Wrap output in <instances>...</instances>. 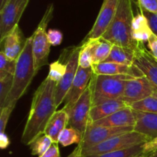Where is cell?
I'll return each instance as SVG.
<instances>
[{"instance_id":"1","label":"cell","mask_w":157,"mask_h":157,"mask_svg":"<svg viewBox=\"0 0 157 157\" xmlns=\"http://www.w3.org/2000/svg\"><path fill=\"white\" fill-rule=\"evenodd\" d=\"M58 83L45 78L33 95L30 111L25 126L21 143L30 145L38 136L44 134V129L58 107L55 104V90Z\"/></svg>"},{"instance_id":"2","label":"cell","mask_w":157,"mask_h":157,"mask_svg":"<svg viewBox=\"0 0 157 157\" xmlns=\"http://www.w3.org/2000/svg\"><path fill=\"white\" fill-rule=\"evenodd\" d=\"M133 11L132 0H119L116 15L107 32L101 38L113 44L136 50L138 43L132 38Z\"/></svg>"},{"instance_id":"3","label":"cell","mask_w":157,"mask_h":157,"mask_svg":"<svg viewBox=\"0 0 157 157\" xmlns=\"http://www.w3.org/2000/svg\"><path fill=\"white\" fill-rule=\"evenodd\" d=\"M32 41L33 36L32 35L27 38L24 49L16 60L12 90L6 100L5 107L12 102H17L23 96L38 73L35 65Z\"/></svg>"},{"instance_id":"4","label":"cell","mask_w":157,"mask_h":157,"mask_svg":"<svg viewBox=\"0 0 157 157\" xmlns=\"http://www.w3.org/2000/svg\"><path fill=\"white\" fill-rule=\"evenodd\" d=\"M127 75H101L94 74L89 87L91 91L92 106L110 100L121 99L127 80L133 79Z\"/></svg>"},{"instance_id":"5","label":"cell","mask_w":157,"mask_h":157,"mask_svg":"<svg viewBox=\"0 0 157 157\" xmlns=\"http://www.w3.org/2000/svg\"><path fill=\"white\" fill-rule=\"evenodd\" d=\"M53 13L54 6L52 3L48 6L41 21L32 35V50L37 71L42 67L48 64V56L52 44L48 38L47 27L53 17Z\"/></svg>"},{"instance_id":"6","label":"cell","mask_w":157,"mask_h":157,"mask_svg":"<svg viewBox=\"0 0 157 157\" xmlns=\"http://www.w3.org/2000/svg\"><path fill=\"white\" fill-rule=\"evenodd\" d=\"M147 141H150V139L147 136L133 130L113 136L94 147L83 150V154L84 156L103 154L110 152L131 148L145 144Z\"/></svg>"},{"instance_id":"7","label":"cell","mask_w":157,"mask_h":157,"mask_svg":"<svg viewBox=\"0 0 157 157\" xmlns=\"http://www.w3.org/2000/svg\"><path fill=\"white\" fill-rule=\"evenodd\" d=\"M81 46H75L66 49L67 52V70L62 79L57 84L55 90V104L58 107L64 101L66 94L68 92L79 67V54Z\"/></svg>"},{"instance_id":"8","label":"cell","mask_w":157,"mask_h":157,"mask_svg":"<svg viewBox=\"0 0 157 157\" xmlns=\"http://www.w3.org/2000/svg\"><path fill=\"white\" fill-rule=\"evenodd\" d=\"M30 0H9L0 10V42L18 25Z\"/></svg>"},{"instance_id":"9","label":"cell","mask_w":157,"mask_h":157,"mask_svg":"<svg viewBox=\"0 0 157 157\" xmlns=\"http://www.w3.org/2000/svg\"><path fill=\"white\" fill-rule=\"evenodd\" d=\"M91 107V91L88 85L84 94L68 113L69 122L67 127L75 129L84 136L89 124V117Z\"/></svg>"},{"instance_id":"10","label":"cell","mask_w":157,"mask_h":157,"mask_svg":"<svg viewBox=\"0 0 157 157\" xmlns=\"http://www.w3.org/2000/svg\"><path fill=\"white\" fill-rule=\"evenodd\" d=\"M134 130V127H107L88 124L83 140L79 144L83 150L94 147L108 139Z\"/></svg>"},{"instance_id":"11","label":"cell","mask_w":157,"mask_h":157,"mask_svg":"<svg viewBox=\"0 0 157 157\" xmlns=\"http://www.w3.org/2000/svg\"><path fill=\"white\" fill-rule=\"evenodd\" d=\"M119 0H104L97 19L84 41L99 39L110 27L117 9Z\"/></svg>"},{"instance_id":"12","label":"cell","mask_w":157,"mask_h":157,"mask_svg":"<svg viewBox=\"0 0 157 157\" xmlns=\"http://www.w3.org/2000/svg\"><path fill=\"white\" fill-rule=\"evenodd\" d=\"M93 75L94 71L92 67L83 68L78 67L75 80L63 101L64 107L62 109L67 111V113L71 110L77 101L87 88Z\"/></svg>"},{"instance_id":"13","label":"cell","mask_w":157,"mask_h":157,"mask_svg":"<svg viewBox=\"0 0 157 157\" xmlns=\"http://www.w3.org/2000/svg\"><path fill=\"white\" fill-rule=\"evenodd\" d=\"M156 90L151 83L145 76L127 80L124 94L121 99L127 105L136 101L153 96Z\"/></svg>"},{"instance_id":"14","label":"cell","mask_w":157,"mask_h":157,"mask_svg":"<svg viewBox=\"0 0 157 157\" xmlns=\"http://www.w3.org/2000/svg\"><path fill=\"white\" fill-rule=\"evenodd\" d=\"M133 64L141 71L143 75L157 90V61L152 56L150 51L146 48L144 43H138L134 51Z\"/></svg>"},{"instance_id":"15","label":"cell","mask_w":157,"mask_h":157,"mask_svg":"<svg viewBox=\"0 0 157 157\" xmlns=\"http://www.w3.org/2000/svg\"><path fill=\"white\" fill-rule=\"evenodd\" d=\"M26 40L20 29L19 25H17L2 41H1L2 52L9 59L16 61L24 49Z\"/></svg>"},{"instance_id":"16","label":"cell","mask_w":157,"mask_h":157,"mask_svg":"<svg viewBox=\"0 0 157 157\" xmlns=\"http://www.w3.org/2000/svg\"><path fill=\"white\" fill-rule=\"evenodd\" d=\"M94 74L101 75H127L133 78H140L144 75L137 67L133 65H125L113 62H102L93 64Z\"/></svg>"},{"instance_id":"17","label":"cell","mask_w":157,"mask_h":157,"mask_svg":"<svg viewBox=\"0 0 157 157\" xmlns=\"http://www.w3.org/2000/svg\"><path fill=\"white\" fill-rule=\"evenodd\" d=\"M135 123L136 121L133 110L130 107H127L104 119L90 124L107 127H134Z\"/></svg>"},{"instance_id":"18","label":"cell","mask_w":157,"mask_h":157,"mask_svg":"<svg viewBox=\"0 0 157 157\" xmlns=\"http://www.w3.org/2000/svg\"><path fill=\"white\" fill-rule=\"evenodd\" d=\"M133 114L136 121L134 131L147 136L150 140L157 137V113L133 110Z\"/></svg>"},{"instance_id":"19","label":"cell","mask_w":157,"mask_h":157,"mask_svg":"<svg viewBox=\"0 0 157 157\" xmlns=\"http://www.w3.org/2000/svg\"><path fill=\"white\" fill-rule=\"evenodd\" d=\"M127 107H128L127 103L124 102L121 99L110 100V101H105L98 105L92 106L90 109L88 124L104 119L121 109Z\"/></svg>"},{"instance_id":"20","label":"cell","mask_w":157,"mask_h":157,"mask_svg":"<svg viewBox=\"0 0 157 157\" xmlns=\"http://www.w3.org/2000/svg\"><path fill=\"white\" fill-rule=\"evenodd\" d=\"M69 122V115L67 111L61 109L56 110L46 125L44 134L47 135L53 141L58 144V136L61 132L67 128Z\"/></svg>"},{"instance_id":"21","label":"cell","mask_w":157,"mask_h":157,"mask_svg":"<svg viewBox=\"0 0 157 157\" xmlns=\"http://www.w3.org/2000/svg\"><path fill=\"white\" fill-rule=\"evenodd\" d=\"M153 35L145 15L140 11L133 17L132 21V38L136 42L148 41Z\"/></svg>"},{"instance_id":"22","label":"cell","mask_w":157,"mask_h":157,"mask_svg":"<svg viewBox=\"0 0 157 157\" xmlns=\"http://www.w3.org/2000/svg\"><path fill=\"white\" fill-rule=\"evenodd\" d=\"M134 50L113 44L110 55L104 62H113L125 65H133Z\"/></svg>"},{"instance_id":"23","label":"cell","mask_w":157,"mask_h":157,"mask_svg":"<svg viewBox=\"0 0 157 157\" xmlns=\"http://www.w3.org/2000/svg\"><path fill=\"white\" fill-rule=\"evenodd\" d=\"M113 44L110 41L101 38L94 41L93 64L104 62L110 55Z\"/></svg>"},{"instance_id":"24","label":"cell","mask_w":157,"mask_h":157,"mask_svg":"<svg viewBox=\"0 0 157 157\" xmlns=\"http://www.w3.org/2000/svg\"><path fill=\"white\" fill-rule=\"evenodd\" d=\"M94 40L83 41L79 54V67L90 68L93 65V46Z\"/></svg>"},{"instance_id":"25","label":"cell","mask_w":157,"mask_h":157,"mask_svg":"<svg viewBox=\"0 0 157 157\" xmlns=\"http://www.w3.org/2000/svg\"><path fill=\"white\" fill-rule=\"evenodd\" d=\"M13 75L0 71V110L5 107V104L12 90Z\"/></svg>"},{"instance_id":"26","label":"cell","mask_w":157,"mask_h":157,"mask_svg":"<svg viewBox=\"0 0 157 157\" xmlns=\"http://www.w3.org/2000/svg\"><path fill=\"white\" fill-rule=\"evenodd\" d=\"M83 140V135L75 129L67 127L58 136V144L63 147H68L71 144H80Z\"/></svg>"},{"instance_id":"27","label":"cell","mask_w":157,"mask_h":157,"mask_svg":"<svg viewBox=\"0 0 157 157\" xmlns=\"http://www.w3.org/2000/svg\"><path fill=\"white\" fill-rule=\"evenodd\" d=\"M53 144V141L47 135L42 134L38 136L29 145L32 156H42Z\"/></svg>"},{"instance_id":"28","label":"cell","mask_w":157,"mask_h":157,"mask_svg":"<svg viewBox=\"0 0 157 157\" xmlns=\"http://www.w3.org/2000/svg\"><path fill=\"white\" fill-rule=\"evenodd\" d=\"M128 107H130L133 110L157 113V99L153 96H150L141 101L132 103L129 104Z\"/></svg>"},{"instance_id":"29","label":"cell","mask_w":157,"mask_h":157,"mask_svg":"<svg viewBox=\"0 0 157 157\" xmlns=\"http://www.w3.org/2000/svg\"><path fill=\"white\" fill-rule=\"evenodd\" d=\"M63 58L60 57L58 60L55 62L52 63L49 66V72L48 75V79L52 80L58 83L63 78L64 75H65L66 70H67V61L65 59V63L63 62Z\"/></svg>"},{"instance_id":"30","label":"cell","mask_w":157,"mask_h":157,"mask_svg":"<svg viewBox=\"0 0 157 157\" xmlns=\"http://www.w3.org/2000/svg\"><path fill=\"white\" fill-rule=\"evenodd\" d=\"M143 144L131 147V148L125 149V150H117V151L110 152V153H103L100 155H93L84 157H133L142 154Z\"/></svg>"},{"instance_id":"31","label":"cell","mask_w":157,"mask_h":157,"mask_svg":"<svg viewBox=\"0 0 157 157\" xmlns=\"http://www.w3.org/2000/svg\"><path fill=\"white\" fill-rule=\"evenodd\" d=\"M17 102H12L2 109H1L0 113V133H4L6 131V126L9 121V117L12 113V110L15 108V106Z\"/></svg>"},{"instance_id":"32","label":"cell","mask_w":157,"mask_h":157,"mask_svg":"<svg viewBox=\"0 0 157 157\" xmlns=\"http://www.w3.org/2000/svg\"><path fill=\"white\" fill-rule=\"evenodd\" d=\"M15 66H16V61H12L9 59L1 51L0 52V71H4L14 75Z\"/></svg>"},{"instance_id":"33","label":"cell","mask_w":157,"mask_h":157,"mask_svg":"<svg viewBox=\"0 0 157 157\" xmlns=\"http://www.w3.org/2000/svg\"><path fill=\"white\" fill-rule=\"evenodd\" d=\"M139 9L140 11V12L145 15L146 18H147L149 26H150L152 32L157 36V14L148 12V11L145 10V9H142V8L140 7H139Z\"/></svg>"},{"instance_id":"34","label":"cell","mask_w":157,"mask_h":157,"mask_svg":"<svg viewBox=\"0 0 157 157\" xmlns=\"http://www.w3.org/2000/svg\"><path fill=\"white\" fill-rule=\"evenodd\" d=\"M48 38L52 45L58 46L62 42L63 35L57 29H50L48 30Z\"/></svg>"},{"instance_id":"35","label":"cell","mask_w":157,"mask_h":157,"mask_svg":"<svg viewBox=\"0 0 157 157\" xmlns=\"http://www.w3.org/2000/svg\"><path fill=\"white\" fill-rule=\"evenodd\" d=\"M139 7L157 14V0H137Z\"/></svg>"},{"instance_id":"36","label":"cell","mask_w":157,"mask_h":157,"mask_svg":"<svg viewBox=\"0 0 157 157\" xmlns=\"http://www.w3.org/2000/svg\"><path fill=\"white\" fill-rule=\"evenodd\" d=\"M143 154H145L149 156L150 153L154 152L157 150V137L151 140L150 141H147L145 144H143Z\"/></svg>"},{"instance_id":"37","label":"cell","mask_w":157,"mask_h":157,"mask_svg":"<svg viewBox=\"0 0 157 157\" xmlns=\"http://www.w3.org/2000/svg\"><path fill=\"white\" fill-rule=\"evenodd\" d=\"M148 44L149 51H150V54L152 55V56L155 58V60L157 61V36L155 35L153 33V35H151V37L150 38L149 41H147Z\"/></svg>"},{"instance_id":"38","label":"cell","mask_w":157,"mask_h":157,"mask_svg":"<svg viewBox=\"0 0 157 157\" xmlns=\"http://www.w3.org/2000/svg\"><path fill=\"white\" fill-rule=\"evenodd\" d=\"M39 157H61L60 156L59 147H58V144L57 143H53L50 148L42 155Z\"/></svg>"},{"instance_id":"39","label":"cell","mask_w":157,"mask_h":157,"mask_svg":"<svg viewBox=\"0 0 157 157\" xmlns=\"http://www.w3.org/2000/svg\"><path fill=\"white\" fill-rule=\"evenodd\" d=\"M10 145V140H9V136L4 133H0V147L2 150L7 148Z\"/></svg>"},{"instance_id":"40","label":"cell","mask_w":157,"mask_h":157,"mask_svg":"<svg viewBox=\"0 0 157 157\" xmlns=\"http://www.w3.org/2000/svg\"><path fill=\"white\" fill-rule=\"evenodd\" d=\"M67 157H84V154H83V149L81 146L78 144V147L73 150L71 153Z\"/></svg>"},{"instance_id":"41","label":"cell","mask_w":157,"mask_h":157,"mask_svg":"<svg viewBox=\"0 0 157 157\" xmlns=\"http://www.w3.org/2000/svg\"><path fill=\"white\" fill-rule=\"evenodd\" d=\"M9 0H0V10L5 6V5L9 2Z\"/></svg>"},{"instance_id":"42","label":"cell","mask_w":157,"mask_h":157,"mask_svg":"<svg viewBox=\"0 0 157 157\" xmlns=\"http://www.w3.org/2000/svg\"><path fill=\"white\" fill-rule=\"evenodd\" d=\"M147 157H157V150H155V151L153 152L152 153H150Z\"/></svg>"},{"instance_id":"43","label":"cell","mask_w":157,"mask_h":157,"mask_svg":"<svg viewBox=\"0 0 157 157\" xmlns=\"http://www.w3.org/2000/svg\"><path fill=\"white\" fill-rule=\"evenodd\" d=\"M148 156L147 155H145V154H140V155H138V156H133V157H147Z\"/></svg>"},{"instance_id":"44","label":"cell","mask_w":157,"mask_h":157,"mask_svg":"<svg viewBox=\"0 0 157 157\" xmlns=\"http://www.w3.org/2000/svg\"><path fill=\"white\" fill-rule=\"evenodd\" d=\"M153 96L155 98H156V99H157V90H155L154 93H153Z\"/></svg>"}]
</instances>
